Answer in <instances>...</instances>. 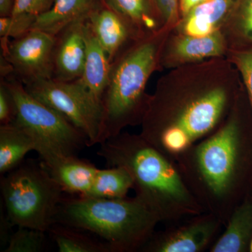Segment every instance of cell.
I'll use <instances>...</instances> for the list:
<instances>
[{
    "label": "cell",
    "instance_id": "6da1fadb",
    "mask_svg": "<svg viewBox=\"0 0 252 252\" xmlns=\"http://www.w3.org/2000/svg\"><path fill=\"white\" fill-rule=\"evenodd\" d=\"M175 162L204 210L222 221L252 189V139L236 116Z\"/></svg>",
    "mask_w": 252,
    "mask_h": 252
},
{
    "label": "cell",
    "instance_id": "7a4b0ae2",
    "mask_svg": "<svg viewBox=\"0 0 252 252\" xmlns=\"http://www.w3.org/2000/svg\"><path fill=\"white\" fill-rule=\"evenodd\" d=\"M97 155L109 167L122 166L133 179L135 197L161 221L196 217L205 210L177 164L140 135L121 132L100 144Z\"/></svg>",
    "mask_w": 252,
    "mask_h": 252
},
{
    "label": "cell",
    "instance_id": "3957f363",
    "mask_svg": "<svg viewBox=\"0 0 252 252\" xmlns=\"http://www.w3.org/2000/svg\"><path fill=\"white\" fill-rule=\"evenodd\" d=\"M228 102V93L222 87L175 101L157 94L149 98L140 135L175 161L215 130Z\"/></svg>",
    "mask_w": 252,
    "mask_h": 252
},
{
    "label": "cell",
    "instance_id": "277c9868",
    "mask_svg": "<svg viewBox=\"0 0 252 252\" xmlns=\"http://www.w3.org/2000/svg\"><path fill=\"white\" fill-rule=\"evenodd\" d=\"M160 219L138 198L63 199L55 223L100 237L112 252L143 249L154 235Z\"/></svg>",
    "mask_w": 252,
    "mask_h": 252
},
{
    "label": "cell",
    "instance_id": "5b68a950",
    "mask_svg": "<svg viewBox=\"0 0 252 252\" xmlns=\"http://www.w3.org/2000/svg\"><path fill=\"white\" fill-rule=\"evenodd\" d=\"M157 59V41L149 38L122 51L113 61L102 97L98 144L119 135L127 126L142 123L150 98L144 91Z\"/></svg>",
    "mask_w": 252,
    "mask_h": 252
},
{
    "label": "cell",
    "instance_id": "8992f818",
    "mask_svg": "<svg viewBox=\"0 0 252 252\" xmlns=\"http://www.w3.org/2000/svg\"><path fill=\"white\" fill-rule=\"evenodd\" d=\"M0 189L11 226L49 231L64 199V190L44 164H21L3 175Z\"/></svg>",
    "mask_w": 252,
    "mask_h": 252
},
{
    "label": "cell",
    "instance_id": "52a82bcc",
    "mask_svg": "<svg viewBox=\"0 0 252 252\" xmlns=\"http://www.w3.org/2000/svg\"><path fill=\"white\" fill-rule=\"evenodd\" d=\"M1 80L6 82L16 101L14 122L34 139L35 152L46 167L63 158L77 156L84 146H89L82 131L61 113L33 97L14 74Z\"/></svg>",
    "mask_w": 252,
    "mask_h": 252
},
{
    "label": "cell",
    "instance_id": "ba28073f",
    "mask_svg": "<svg viewBox=\"0 0 252 252\" xmlns=\"http://www.w3.org/2000/svg\"><path fill=\"white\" fill-rule=\"evenodd\" d=\"M33 97L63 114L87 137L89 146L99 144L102 105L97 103L79 79L63 81L43 79L25 86Z\"/></svg>",
    "mask_w": 252,
    "mask_h": 252
},
{
    "label": "cell",
    "instance_id": "9c48e42d",
    "mask_svg": "<svg viewBox=\"0 0 252 252\" xmlns=\"http://www.w3.org/2000/svg\"><path fill=\"white\" fill-rule=\"evenodd\" d=\"M56 39V36L34 29L12 40L0 37L1 55L9 61L15 77L24 86L52 79Z\"/></svg>",
    "mask_w": 252,
    "mask_h": 252
},
{
    "label": "cell",
    "instance_id": "30bf717a",
    "mask_svg": "<svg viewBox=\"0 0 252 252\" xmlns=\"http://www.w3.org/2000/svg\"><path fill=\"white\" fill-rule=\"evenodd\" d=\"M221 223L214 214H201L182 226L157 236L154 235L143 249L151 252H201L215 236Z\"/></svg>",
    "mask_w": 252,
    "mask_h": 252
},
{
    "label": "cell",
    "instance_id": "8fae6325",
    "mask_svg": "<svg viewBox=\"0 0 252 252\" xmlns=\"http://www.w3.org/2000/svg\"><path fill=\"white\" fill-rule=\"evenodd\" d=\"M88 17L69 24L56 36L54 51V76L57 80L80 79L86 56L85 29Z\"/></svg>",
    "mask_w": 252,
    "mask_h": 252
},
{
    "label": "cell",
    "instance_id": "7c38bea8",
    "mask_svg": "<svg viewBox=\"0 0 252 252\" xmlns=\"http://www.w3.org/2000/svg\"><path fill=\"white\" fill-rule=\"evenodd\" d=\"M87 24L112 63L131 36L142 37L124 16L100 0L89 14Z\"/></svg>",
    "mask_w": 252,
    "mask_h": 252
},
{
    "label": "cell",
    "instance_id": "4fadbf2b",
    "mask_svg": "<svg viewBox=\"0 0 252 252\" xmlns=\"http://www.w3.org/2000/svg\"><path fill=\"white\" fill-rule=\"evenodd\" d=\"M85 39V64L82 76L79 79L94 100L102 105V97L109 82L112 63L91 32L87 21Z\"/></svg>",
    "mask_w": 252,
    "mask_h": 252
},
{
    "label": "cell",
    "instance_id": "5bb4252c",
    "mask_svg": "<svg viewBox=\"0 0 252 252\" xmlns=\"http://www.w3.org/2000/svg\"><path fill=\"white\" fill-rule=\"evenodd\" d=\"M240 0H204L185 16L186 35L205 36L218 31V28L233 11Z\"/></svg>",
    "mask_w": 252,
    "mask_h": 252
},
{
    "label": "cell",
    "instance_id": "9a60e30c",
    "mask_svg": "<svg viewBox=\"0 0 252 252\" xmlns=\"http://www.w3.org/2000/svg\"><path fill=\"white\" fill-rule=\"evenodd\" d=\"M225 230L215 245L212 252L248 251L252 238V196L246 197L230 214Z\"/></svg>",
    "mask_w": 252,
    "mask_h": 252
},
{
    "label": "cell",
    "instance_id": "2e32d148",
    "mask_svg": "<svg viewBox=\"0 0 252 252\" xmlns=\"http://www.w3.org/2000/svg\"><path fill=\"white\" fill-rule=\"evenodd\" d=\"M100 0H54L47 11L36 18L32 29L57 36L71 23L89 17Z\"/></svg>",
    "mask_w": 252,
    "mask_h": 252
},
{
    "label": "cell",
    "instance_id": "e0dca14e",
    "mask_svg": "<svg viewBox=\"0 0 252 252\" xmlns=\"http://www.w3.org/2000/svg\"><path fill=\"white\" fill-rule=\"evenodd\" d=\"M46 168L64 192L83 196L90 190L98 170L94 164L77 156L63 158Z\"/></svg>",
    "mask_w": 252,
    "mask_h": 252
},
{
    "label": "cell",
    "instance_id": "ac0fdd59",
    "mask_svg": "<svg viewBox=\"0 0 252 252\" xmlns=\"http://www.w3.org/2000/svg\"><path fill=\"white\" fill-rule=\"evenodd\" d=\"M36 144L27 131L16 123L0 126V173L6 175L22 164Z\"/></svg>",
    "mask_w": 252,
    "mask_h": 252
},
{
    "label": "cell",
    "instance_id": "d6986e66",
    "mask_svg": "<svg viewBox=\"0 0 252 252\" xmlns=\"http://www.w3.org/2000/svg\"><path fill=\"white\" fill-rule=\"evenodd\" d=\"M224 40L220 31L205 36L185 35L176 41L172 57L179 62H190L220 56Z\"/></svg>",
    "mask_w": 252,
    "mask_h": 252
},
{
    "label": "cell",
    "instance_id": "ffe728a7",
    "mask_svg": "<svg viewBox=\"0 0 252 252\" xmlns=\"http://www.w3.org/2000/svg\"><path fill=\"white\" fill-rule=\"evenodd\" d=\"M134 182L127 169L122 166L109 167L98 169L92 187L86 197L98 198H124L131 189ZM83 196V195H82Z\"/></svg>",
    "mask_w": 252,
    "mask_h": 252
},
{
    "label": "cell",
    "instance_id": "44dd1931",
    "mask_svg": "<svg viewBox=\"0 0 252 252\" xmlns=\"http://www.w3.org/2000/svg\"><path fill=\"white\" fill-rule=\"evenodd\" d=\"M78 228L55 223L49 232L61 252H112L107 244L91 238Z\"/></svg>",
    "mask_w": 252,
    "mask_h": 252
},
{
    "label": "cell",
    "instance_id": "7402d4cb",
    "mask_svg": "<svg viewBox=\"0 0 252 252\" xmlns=\"http://www.w3.org/2000/svg\"><path fill=\"white\" fill-rule=\"evenodd\" d=\"M109 6L122 15L141 35L144 30L152 31L156 20L149 0H104Z\"/></svg>",
    "mask_w": 252,
    "mask_h": 252
},
{
    "label": "cell",
    "instance_id": "603a6c76",
    "mask_svg": "<svg viewBox=\"0 0 252 252\" xmlns=\"http://www.w3.org/2000/svg\"><path fill=\"white\" fill-rule=\"evenodd\" d=\"M45 233L33 228L18 227L10 235L4 252H39L45 247Z\"/></svg>",
    "mask_w": 252,
    "mask_h": 252
},
{
    "label": "cell",
    "instance_id": "cb8c5ba5",
    "mask_svg": "<svg viewBox=\"0 0 252 252\" xmlns=\"http://www.w3.org/2000/svg\"><path fill=\"white\" fill-rule=\"evenodd\" d=\"M36 18L21 16L0 17V37L16 39L32 29Z\"/></svg>",
    "mask_w": 252,
    "mask_h": 252
},
{
    "label": "cell",
    "instance_id": "d4e9b609",
    "mask_svg": "<svg viewBox=\"0 0 252 252\" xmlns=\"http://www.w3.org/2000/svg\"><path fill=\"white\" fill-rule=\"evenodd\" d=\"M16 101L12 93L4 80L0 81V123L11 124L16 117Z\"/></svg>",
    "mask_w": 252,
    "mask_h": 252
},
{
    "label": "cell",
    "instance_id": "484cf974",
    "mask_svg": "<svg viewBox=\"0 0 252 252\" xmlns=\"http://www.w3.org/2000/svg\"><path fill=\"white\" fill-rule=\"evenodd\" d=\"M54 0H16L12 16H32L37 18L47 11L54 4Z\"/></svg>",
    "mask_w": 252,
    "mask_h": 252
},
{
    "label": "cell",
    "instance_id": "4316f807",
    "mask_svg": "<svg viewBox=\"0 0 252 252\" xmlns=\"http://www.w3.org/2000/svg\"><path fill=\"white\" fill-rule=\"evenodd\" d=\"M239 28L243 37L252 42V0H240L236 9Z\"/></svg>",
    "mask_w": 252,
    "mask_h": 252
},
{
    "label": "cell",
    "instance_id": "83f0119b",
    "mask_svg": "<svg viewBox=\"0 0 252 252\" xmlns=\"http://www.w3.org/2000/svg\"><path fill=\"white\" fill-rule=\"evenodd\" d=\"M155 16L165 23H171L177 17L179 0H149Z\"/></svg>",
    "mask_w": 252,
    "mask_h": 252
},
{
    "label": "cell",
    "instance_id": "f1b7e54d",
    "mask_svg": "<svg viewBox=\"0 0 252 252\" xmlns=\"http://www.w3.org/2000/svg\"><path fill=\"white\" fill-rule=\"evenodd\" d=\"M235 62L243 76L252 108V50L237 54Z\"/></svg>",
    "mask_w": 252,
    "mask_h": 252
},
{
    "label": "cell",
    "instance_id": "f546056e",
    "mask_svg": "<svg viewBox=\"0 0 252 252\" xmlns=\"http://www.w3.org/2000/svg\"><path fill=\"white\" fill-rule=\"evenodd\" d=\"M16 0H0V17L12 16Z\"/></svg>",
    "mask_w": 252,
    "mask_h": 252
},
{
    "label": "cell",
    "instance_id": "4dcf8cb0",
    "mask_svg": "<svg viewBox=\"0 0 252 252\" xmlns=\"http://www.w3.org/2000/svg\"><path fill=\"white\" fill-rule=\"evenodd\" d=\"M203 1L204 0H180L179 9L181 14L185 17L190 10Z\"/></svg>",
    "mask_w": 252,
    "mask_h": 252
},
{
    "label": "cell",
    "instance_id": "1f68e13d",
    "mask_svg": "<svg viewBox=\"0 0 252 252\" xmlns=\"http://www.w3.org/2000/svg\"><path fill=\"white\" fill-rule=\"evenodd\" d=\"M249 251L252 252V238L251 242H250V248H249Z\"/></svg>",
    "mask_w": 252,
    "mask_h": 252
},
{
    "label": "cell",
    "instance_id": "d6a6232c",
    "mask_svg": "<svg viewBox=\"0 0 252 252\" xmlns=\"http://www.w3.org/2000/svg\"><path fill=\"white\" fill-rule=\"evenodd\" d=\"M250 195H251L252 196V192H251V193H250Z\"/></svg>",
    "mask_w": 252,
    "mask_h": 252
}]
</instances>
